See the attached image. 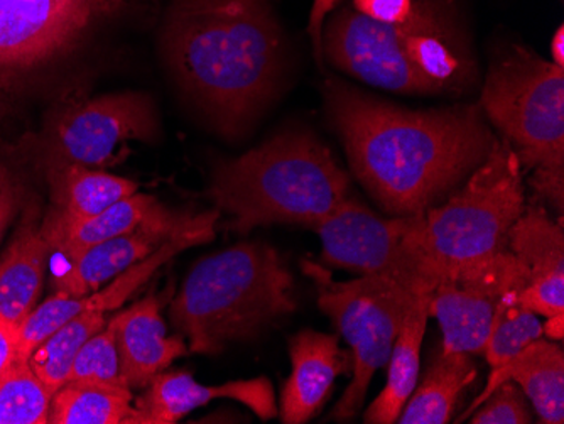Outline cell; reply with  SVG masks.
Here are the masks:
<instances>
[{"label": "cell", "mask_w": 564, "mask_h": 424, "mask_svg": "<svg viewBox=\"0 0 564 424\" xmlns=\"http://www.w3.org/2000/svg\"><path fill=\"white\" fill-rule=\"evenodd\" d=\"M325 107L355 178L392 217L442 202L496 141L480 107L404 109L338 80L326 84Z\"/></svg>", "instance_id": "cell-1"}, {"label": "cell", "mask_w": 564, "mask_h": 424, "mask_svg": "<svg viewBox=\"0 0 564 424\" xmlns=\"http://www.w3.org/2000/svg\"><path fill=\"white\" fill-rule=\"evenodd\" d=\"M163 50L177 84L228 138L268 106L284 62L268 0H174Z\"/></svg>", "instance_id": "cell-2"}, {"label": "cell", "mask_w": 564, "mask_h": 424, "mask_svg": "<svg viewBox=\"0 0 564 424\" xmlns=\"http://www.w3.org/2000/svg\"><path fill=\"white\" fill-rule=\"evenodd\" d=\"M212 202L232 217L228 229L291 224L313 229L350 198V176L310 132H282L214 171Z\"/></svg>", "instance_id": "cell-3"}, {"label": "cell", "mask_w": 564, "mask_h": 424, "mask_svg": "<svg viewBox=\"0 0 564 424\" xmlns=\"http://www.w3.org/2000/svg\"><path fill=\"white\" fill-rule=\"evenodd\" d=\"M294 280L274 247L242 242L193 265L171 302V322L188 350L218 356L293 315Z\"/></svg>", "instance_id": "cell-4"}, {"label": "cell", "mask_w": 564, "mask_h": 424, "mask_svg": "<svg viewBox=\"0 0 564 424\" xmlns=\"http://www.w3.org/2000/svg\"><path fill=\"white\" fill-rule=\"evenodd\" d=\"M524 208L518 154L496 138L489 156L445 204L409 215L405 251L433 293L449 272L507 251L510 229Z\"/></svg>", "instance_id": "cell-5"}, {"label": "cell", "mask_w": 564, "mask_h": 424, "mask_svg": "<svg viewBox=\"0 0 564 424\" xmlns=\"http://www.w3.org/2000/svg\"><path fill=\"white\" fill-rule=\"evenodd\" d=\"M480 107L512 145L521 166L532 171L529 185L535 196L563 217V66L512 46L490 66Z\"/></svg>", "instance_id": "cell-6"}, {"label": "cell", "mask_w": 564, "mask_h": 424, "mask_svg": "<svg viewBox=\"0 0 564 424\" xmlns=\"http://www.w3.org/2000/svg\"><path fill=\"white\" fill-rule=\"evenodd\" d=\"M301 268L315 283L319 309L347 341L354 360L350 384L329 414V420L348 423L362 410L373 376L388 363L402 322L417 296L388 276L370 274L337 281L312 259H304Z\"/></svg>", "instance_id": "cell-7"}, {"label": "cell", "mask_w": 564, "mask_h": 424, "mask_svg": "<svg viewBox=\"0 0 564 424\" xmlns=\"http://www.w3.org/2000/svg\"><path fill=\"white\" fill-rule=\"evenodd\" d=\"M126 0H0V119Z\"/></svg>", "instance_id": "cell-8"}, {"label": "cell", "mask_w": 564, "mask_h": 424, "mask_svg": "<svg viewBox=\"0 0 564 424\" xmlns=\"http://www.w3.org/2000/svg\"><path fill=\"white\" fill-rule=\"evenodd\" d=\"M420 31H446L434 9L417 6L405 24H383L345 9L323 30V55L350 77L395 94H440L416 68L408 40Z\"/></svg>", "instance_id": "cell-9"}, {"label": "cell", "mask_w": 564, "mask_h": 424, "mask_svg": "<svg viewBox=\"0 0 564 424\" xmlns=\"http://www.w3.org/2000/svg\"><path fill=\"white\" fill-rule=\"evenodd\" d=\"M156 135L151 98L134 91L101 95L68 104L56 113L47 129L44 163L106 170L126 157L127 142H151Z\"/></svg>", "instance_id": "cell-10"}, {"label": "cell", "mask_w": 564, "mask_h": 424, "mask_svg": "<svg viewBox=\"0 0 564 424\" xmlns=\"http://www.w3.org/2000/svg\"><path fill=\"white\" fill-rule=\"evenodd\" d=\"M408 226V217H379L350 196L313 230L322 240L325 264L360 276H388L416 296H431V287L405 251Z\"/></svg>", "instance_id": "cell-11"}, {"label": "cell", "mask_w": 564, "mask_h": 424, "mask_svg": "<svg viewBox=\"0 0 564 424\" xmlns=\"http://www.w3.org/2000/svg\"><path fill=\"white\" fill-rule=\"evenodd\" d=\"M528 284V272L512 252H500L449 272L430 296V316L438 319L442 347L449 352L484 356L494 313L510 291Z\"/></svg>", "instance_id": "cell-12"}, {"label": "cell", "mask_w": 564, "mask_h": 424, "mask_svg": "<svg viewBox=\"0 0 564 424\" xmlns=\"http://www.w3.org/2000/svg\"><path fill=\"white\" fill-rule=\"evenodd\" d=\"M207 211L193 215L166 208L144 226L123 236L87 247L80 254L66 259V268L53 280L56 293L84 297L116 280L126 269L138 264L173 237L198 226Z\"/></svg>", "instance_id": "cell-13"}, {"label": "cell", "mask_w": 564, "mask_h": 424, "mask_svg": "<svg viewBox=\"0 0 564 424\" xmlns=\"http://www.w3.org/2000/svg\"><path fill=\"white\" fill-rule=\"evenodd\" d=\"M509 251L528 272L522 305L544 318L564 315L563 217L554 221L543 205H529L510 229Z\"/></svg>", "instance_id": "cell-14"}, {"label": "cell", "mask_w": 564, "mask_h": 424, "mask_svg": "<svg viewBox=\"0 0 564 424\" xmlns=\"http://www.w3.org/2000/svg\"><path fill=\"white\" fill-rule=\"evenodd\" d=\"M217 399H232L262 421L274 420L279 413L274 388L268 378L203 385L193 373L173 370L152 379L149 391L135 401L138 424H174Z\"/></svg>", "instance_id": "cell-15"}, {"label": "cell", "mask_w": 564, "mask_h": 424, "mask_svg": "<svg viewBox=\"0 0 564 424\" xmlns=\"http://www.w3.org/2000/svg\"><path fill=\"white\" fill-rule=\"evenodd\" d=\"M291 376L282 388L279 413L284 424L312 421L332 395L335 381L351 372L350 350L337 335L301 330L290 341Z\"/></svg>", "instance_id": "cell-16"}, {"label": "cell", "mask_w": 564, "mask_h": 424, "mask_svg": "<svg viewBox=\"0 0 564 424\" xmlns=\"http://www.w3.org/2000/svg\"><path fill=\"white\" fill-rule=\"evenodd\" d=\"M167 296L170 293L148 294L107 323L116 335L120 369L131 389L151 384L174 360L188 354L182 337H167L161 316Z\"/></svg>", "instance_id": "cell-17"}, {"label": "cell", "mask_w": 564, "mask_h": 424, "mask_svg": "<svg viewBox=\"0 0 564 424\" xmlns=\"http://www.w3.org/2000/svg\"><path fill=\"white\" fill-rule=\"evenodd\" d=\"M512 381L521 388L543 424L564 423V354L550 338L541 337L512 359L492 367L487 384L459 421H467L494 389Z\"/></svg>", "instance_id": "cell-18"}, {"label": "cell", "mask_w": 564, "mask_h": 424, "mask_svg": "<svg viewBox=\"0 0 564 424\" xmlns=\"http://www.w3.org/2000/svg\"><path fill=\"white\" fill-rule=\"evenodd\" d=\"M51 246L37 224V208L25 207L14 240L0 258V319L14 327L36 308Z\"/></svg>", "instance_id": "cell-19"}, {"label": "cell", "mask_w": 564, "mask_h": 424, "mask_svg": "<svg viewBox=\"0 0 564 424\" xmlns=\"http://www.w3.org/2000/svg\"><path fill=\"white\" fill-rule=\"evenodd\" d=\"M50 186L51 210L66 221H80L95 217L117 204L119 199L138 193V183L80 164L44 163Z\"/></svg>", "instance_id": "cell-20"}, {"label": "cell", "mask_w": 564, "mask_h": 424, "mask_svg": "<svg viewBox=\"0 0 564 424\" xmlns=\"http://www.w3.org/2000/svg\"><path fill=\"white\" fill-rule=\"evenodd\" d=\"M166 208L154 196L138 192L119 199L117 204L87 220L66 221L47 214L41 224V230L50 242L51 252H62L69 259L80 254L87 247L139 229L145 221L163 214Z\"/></svg>", "instance_id": "cell-21"}, {"label": "cell", "mask_w": 564, "mask_h": 424, "mask_svg": "<svg viewBox=\"0 0 564 424\" xmlns=\"http://www.w3.org/2000/svg\"><path fill=\"white\" fill-rule=\"evenodd\" d=\"M430 319V296H417L409 308L392 347L388 363V382L367 407V424H394L416 389L421 373V347Z\"/></svg>", "instance_id": "cell-22"}, {"label": "cell", "mask_w": 564, "mask_h": 424, "mask_svg": "<svg viewBox=\"0 0 564 424\" xmlns=\"http://www.w3.org/2000/svg\"><path fill=\"white\" fill-rule=\"evenodd\" d=\"M477 379L474 356L449 352L440 344L423 379L399 414L401 424H446L464 394Z\"/></svg>", "instance_id": "cell-23"}, {"label": "cell", "mask_w": 564, "mask_h": 424, "mask_svg": "<svg viewBox=\"0 0 564 424\" xmlns=\"http://www.w3.org/2000/svg\"><path fill=\"white\" fill-rule=\"evenodd\" d=\"M132 391L66 382L51 399L53 424H138Z\"/></svg>", "instance_id": "cell-24"}, {"label": "cell", "mask_w": 564, "mask_h": 424, "mask_svg": "<svg viewBox=\"0 0 564 424\" xmlns=\"http://www.w3.org/2000/svg\"><path fill=\"white\" fill-rule=\"evenodd\" d=\"M106 325V313L82 312L34 350L30 357L31 367L51 394L68 382L73 362L82 347Z\"/></svg>", "instance_id": "cell-25"}, {"label": "cell", "mask_w": 564, "mask_h": 424, "mask_svg": "<svg viewBox=\"0 0 564 424\" xmlns=\"http://www.w3.org/2000/svg\"><path fill=\"white\" fill-rule=\"evenodd\" d=\"M521 291H510L500 300L494 313L484 357L490 367L500 366L512 359L522 348L544 337L540 315L525 308L519 300Z\"/></svg>", "instance_id": "cell-26"}, {"label": "cell", "mask_w": 564, "mask_h": 424, "mask_svg": "<svg viewBox=\"0 0 564 424\" xmlns=\"http://www.w3.org/2000/svg\"><path fill=\"white\" fill-rule=\"evenodd\" d=\"M51 399L30 360L14 359L0 378V424H46Z\"/></svg>", "instance_id": "cell-27"}, {"label": "cell", "mask_w": 564, "mask_h": 424, "mask_svg": "<svg viewBox=\"0 0 564 424\" xmlns=\"http://www.w3.org/2000/svg\"><path fill=\"white\" fill-rule=\"evenodd\" d=\"M68 382L98 385L113 391H132L120 369L116 335L109 325L88 338L87 344L82 347L73 362Z\"/></svg>", "instance_id": "cell-28"}, {"label": "cell", "mask_w": 564, "mask_h": 424, "mask_svg": "<svg viewBox=\"0 0 564 424\" xmlns=\"http://www.w3.org/2000/svg\"><path fill=\"white\" fill-rule=\"evenodd\" d=\"M471 424H531V403L516 382H502L468 416Z\"/></svg>", "instance_id": "cell-29"}, {"label": "cell", "mask_w": 564, "mask_h": 424, "mask_svg": "<svg viewBox=\"0 0 564 424\" xmlns=\"http://www.w3.org/2000/svg\"><path fill=\"white\" fill-rule=\"evenodd\" d=\"M28 205L24 185L18 178V174L0 161V242L4 233L11 227L12 220L19 211Z\"/></svg>", "instance_id": "cell-30"}, {"label": "cell", "mask_w": 564, "mask_h": 424, "mask_svg": "<svg viewBox=\"0 0 564 424\" xmlns=\"http://www.w3.org/2000/svg\"><path fill=\"white\" fill-rule=\"evenodd\" d=\"M355 11L383 24H405L413 19V0H355Z\"/></svg>", "instance_id": "cell-31"}, {"label": "cell", "mask_w": 564, "mask_h": 424, "mask_svg": "<svg viewBox=\"0 0 564 424\" xmlns=\"http://www.w3.org/2000/svg\"><path fill=\"white\" fill-rule=\"evenodd\" d=\"M341 0H315L312 12H310V22H307V34L312 37L315 56L322 59L323 56V24L328 18L329 12L337 8Z\"/></svg>", "instance_id": "cell-32"}, {"label": "cell", "mask_w": 564, "mask_h": 424, "mask_svg": "<svg viewBox=\"0 0 564 424\" xmlns=\"http://www.w3.org/2000/svg\"><path fill=\"white\" fill-rule=\"evenodd\" d=\"M15 335L18 327L0 319V378L15 359Z\"/></svg>", "instance_id": "cell-33"}, {"label": "cell", "mask_w": 564, "mask_h": 424, "mask_svg": "<svg viewBox=\"0 0 564 424\" xmlns=\"http://www.w3.org/2000/svg\"><path fill=\"white\" fill-rule=\"evenodd\" d=\"M544 337L560 341L564 338V315H554L543 323Z\"/></svg>", "instance_id": "cell-34"}, {"label": "cell", "mask_w": 564, "mask_h": 424, "mask_svg": "<svg viewBox=\"0 0 564 424\" xmlns=\"http://www.w3.org/2000/svg\"><path fill=\"white\" fill-rule=\"evenodd\" d=\"M551 56H553V63L564 68V28L560 26L554 33L553 40H551Z\"/></svg>", "instance_id": "cell-35"}]
</instances>
